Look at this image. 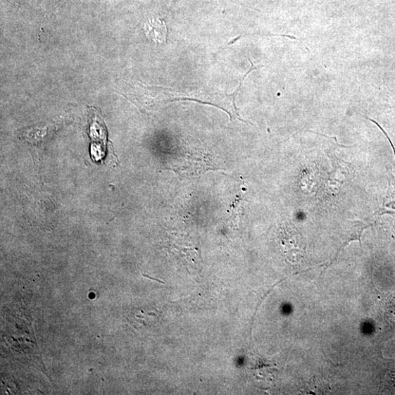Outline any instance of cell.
Masks as SVG:
<instances>
[{
    "instance_id": "2",
    "label": "cell",
    "mask_w": 395,
    "mask_h": 395,
    "mask_svg": "<svg viewBox=\"0 0 395 395\" xmlns=\"http://www.w3.org/2000/svg\"><path fill=\"white\" fill-rule=\"evenodd\" d=\"M384 213H395V176L389 180V186L384 199L383 208Z\"/></svg>"
},
{
    "instance_id": "3",
    "label": "cell",
    "mask_w": 395,
    "mask_h": 395,
    "mask_svg": "<svg viewBox=\"0 0 395 395\" xmlns=\"http://www.w3.org/2000/svg\"><path fill=\"white\" fill-rule=\"evenodd\" d=\"M249 61H250V63H251V65H252V68L250 69V70H249L246 75H244V77L240 80L239 86V87L237 88V89L235 91V92L233 93L232 95L229 96H233V105H234V109L236 110L237 112V106H236V104H235V99H236V97H237L238 91H239V89H240V87H241V86H242V82H244V80L246 79V77L248 76V75H249L253 70H255V69L259 68V67H255L254 65H253V62H252L250 59H249Z\"/></svg>"
},
{
    "instance_id": "1",
    "label": "cell",
    "mask_w": 395,
    "mask_h": 395,
    "mask_svg": "<svg viewBox=\"0 0 395 395\" xmlns=\"http://www.w3.org/2000/svg\"><path fill=\"white\" fill-rule=\"evenodd\" d=\"M144 31L150 41L157 44H165L166 41L167 27L160 18H153L144 24Z\"/></svg>"
}]
</instances>
